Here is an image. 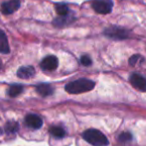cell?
I'll list each match as a JSON object with an SVG mask.
<instances>
[{"label": "cell", "mask_w": 146, "mask_h": 146, "mask_svg": "<svg viewBox=\"0 0 146 146\" xmlns=\"http://www.w3.org/2000/svg\"><path fill=\"white\" fill-rule=\"evenodd\" d=\"M95 87V82L86 78H80V79L71 81L70 83L65 85V90L70 94H79L84 92L91 91Z\"/></svg>", "instance_id": "6da1fadb"}, {"label": "cell", "mask_w": 146, "mask_h": 146, "mask_svg": "<svg viewBox=\"0 0 146 146\" xmlns=\"http://www.w3.org/2000/svg\"><path fill=\"white\" fill-rule=\"evenodd\" d=\"M82 137L86 142L94 146H106L109 143L107 137L101 131L94 128H90L84 131Z\"/></svg>", "instance_id": "7a4b0ae2"}, {"label": "cell", "mask_w": 146, "mask_h": 146, "mask_svg": "<svg viewBox=\"0 0 146 146\" xmlns=\"http://www.w3.org/2000/svg\"><path fill=\"white\" fill-rule=\"evenodd\" d=\"M103 34L107 36L108 38L114 39V40H123V39L129 37V31L119 26L111 25L103 31Z\"/></svg>", "instance_id": "3957f363"}, {"label": "cell", "mask_w": 146, "mask_h": 146, "mask_svg": "<svg viewBox=\"0 0 146 146\" xmlns=\"http://www.w3.org/2000/svg\"><path fill=\"white\" fill-rule=\"evenodd\" d=\"M91 6L96 13L99 14H108L112 11L113 1L112 0H93Z\"/></svg>", "instance_id": "277c9868"}, {"label": "cell", "mask_w": 146, "mask_h": 146, "mask_svg": "<svg viewBox=\"0 0 146 146\" xmlns=\"http://www.w3.org/2000/svg\"><path fill=\"white\" fill-rule=\"evenodd\" d=\"M131 85L141 92H146V78L138 73H132L129 77Z\"/></svg>", "instance_id": "5b68a950"}, {"label": "cell", "mask_w": 146, "mask_h": 146, "mask_svg": "<svg viewBox=\"0 0 146 146\" xmlns=\"http://www.w3.org/2000/svg\"><path fill=\"white\" fill-rule=\"evenodd\" d=\"M58 66V58L55 55H49L43 58L40 62V67L45 71H52L55 70Z\"/></svg>", "instance_id": "8992f818"}, {"label": "cell", "mask_w": 146, "mask_h": 146, "mask_svg": "<svg viewBox=\"0 0 146 146\" xmlns=\"http://www.w3.org/2000/svg\"><path fill=\"white\" fill-rule=\"evenodd\" d=\"M76 20V18L74 17V15L72 13L69 12L68 14L66 15H62V16H58L53 20V25L55 27H65L68 26V25H71L74 21Z\"/></svg>", "instance_id": "52a82bcc"}, {"label": "cell", "mask_w": 146, "mask_h": 146, "mask_svg": "<svg viewBox=\"0 0 146 146\" xmlns=\"http://www.w3.org/2000/svg\"><path fill=\"white\" fill-rule=\"evenodd\" d=\"M20 7V1L19 0H9L1 4V11L3 14L9 15L17 10Z\"/></svg>", "instance_id": "ba28073f"}, {"label": "cell", "mask_w": 146, "mask_h": 146, "mask_svg": "<svg viewBox=\"0 0 146 146\" xmlns=\"http://www.w3.org/2000/svg\"><path fill=\"white\" fill-rule=\"evenodd\" d=\"M25 123H26V125L28 127L32 128V129H39L43 125V121L40 116L32 113L26 115V117H25Z\"/></svg>", "instance_id": "9c48e42d"}, {"label": "cell", "mask_w": 146, "mask_h": 146, "mask_svg": "<svg viewBox=\"0 0 146 146\" xmlns=\"http://www.w3.org/2000/svg\"><path fill=\"white\" fill-rule=\"evenodd\" d=\"M35 75V69L32 66H22L17 70V76L21 79H29Z\"/></svg>", "instance_id": "30bf717a"}, {"label": "cell", "mask_w": 146, "mask_h": 146, "mask_svg": "<svg viewBox=\"0 0 146 146\" xmlns=\"http://www.w3.org/2000/svg\"><path fill=\"white\" fill-rule=\"evenodd\" d=\"M36 92L42 97H48L54 93V89L50 84L41 83L36 86Z\"/></svg>", "instance_id": "8fae6325"}, {"label": "cell", "mask_w": 146, "mask_h": 146, "mask_svg": "<svg viewBox=\"0 0 146 146\" xmlns=\"http://www.w3.org/2000/svg\"><path fill=\"white\" fill-rule=\"evenodd\" d=\"M0 52L3 54H8L10 52V47H9L8 39L4 31L0 30Z\"/></svg>", "instance_id": "7c38bea8"}, {"label": "cell", "mask_w": 146, "mask_h": 146, "mask_svg": "<svg viewBox=\"0 0 146 146\" xmlns=\"http://www.w3.org/2000/svg\"><path fill=\"white\" fill-rule=\"evenodd\" d=\"M49 133H50L53 137L60 139V138L64 137L66 132H65V130L63 129L62 127H59V126H51V127L49 128Z\"/></svg>", "instance_id": "4fadbf2b"}, {"label": "cell", "mask_w": 146, "mask_h": 146, "mask_svg": "<svg viewBox=\"0 0 146 146\" xmlns=\"http://www.w3.org/2000/svg\"><path fill=\"white\" fill-rule=\"evenodd\" d=\"M23 92V86L20 84H15L9 87L8 89V95L10 97H17Z\"/></svg>", "instance_id": "5bb4252c"}, {"label": "cell", "mask_w": 146, "mask_h": 146, "mask_svg": "<svg viewBox=\"0 0 146 146\" xmlns=\"http://www.w3.org/2000/svg\"><path fill=\"white\" fill-rule=\"evenodd\" d=\"M54 8L56 10L58 16H62V15H66L69 13V9L65 3H56L54 5Z\"/></svg>", "instance_id": "9a60e30c"}, {"label": "cell", "mask_w": 146, "mask_h": 146, "mask_svg": "<svg viewBox=\"0 0 146 146\" xmlns=\"http://www.w3.org/2000/svg\"><path fill=\"white\" fill-rule=\"evenodd\" d=\"M19 129V124L16 121H8L5 124V131L7 133H15Z\"/></svg>", "instance_id": "2e32d148"}, {"label": "cell", "mask_w": 146, "mask_h": 146, "mask_svg": "<svg viewBox=\"0 0 146 146\" xmlns=\"http://www.w3.org/2000/svg\"><path fill=\"white\" fill-rule=\"evenodd\" d=\"M140 61L141 62H143L144 61V59H143V57L141 56V55H138V54H135V55H133V56H131L129 58V64L131 65V66H135L136 64H137L138 62L140 63Z\"/></svg>", "instance_id": "e0dca14e"}, {"label": "cell", "mask_w": 146, "mask_h": 146, "mask_svg": "<svg viewBox=\"0 0 146 146\" xmlns=\"http://www.w3.org/2000/svg\"><path fill=\"white\" fill-rule=\"evenodd\" d=\"M118 140H119L120 142H123V143L128 142V141H131L132 134L129 133V132H123V133H121L119 136H118Z\"/></svg>", "instance_id": "ac0fdd59"}, {"label": "cell", "mask_w": 146, "mask_h": 146, "mask_svg": "<svg viewBox=\"0 0 146 146\" xmlns=\"http://www.w3.org/2000/svg\"><path fill=\"white\" fill-rule=\"evenodd\" d=\"M80 63L84 66H90L92 64V60L88 55H82L80 57Z\"/></svg>", "instance_id": "d6986e66"}, {"label": "cell", "mask_w": 146, "mask_h": 146, "mask_svg": "<svg viewBox=\"0 0 146 146\" xmlns=\"http://www.w3.org/2000/svg\"><path fill=\"white\" fill-rule=\"evenodd\" d=\"M1 68H2V61L0 59V70H1Z\"/></svg>", "instance_id": "ffe728a7"}, {"label": "cell", "mask_w": 146, "mask_h": 146, "mask_svg": "<svg viewBox=\"0 0 146 146\" xmlns=\"http://www.w3.org/2000/svg\"><path fill=\"white\" fill-rule=\"evenodd\" d=\"M2 133H3V129H2L1 127H0V135H1Z\"/></svg>", "instance_id": "44dd1931"}]
</instances>
